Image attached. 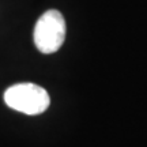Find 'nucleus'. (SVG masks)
I'll list each match as a JSON object with an SVG mask.
<instances>
[{"label":"nucleus","instance_id":"f257e3e1","mask_svg":"<svg viewBox=\"0 0 147 147\" xmlns=\"http://www.w3.org/2000/svg\"><path fill=\"white\" fill-rule=\"evenodd\" d=\"M4 101L11 109L30 116L44 113L51 104L47 90L34 83H18L8 87Z\"/></svg>","mask_w":147,"mask_h":147},{"label":"nucleus","instance_id":"f03ea898","mask_svg":"<svg viewBox=\"0 0 147 147\" xmlns=\"http://www.w3.org/2000/svg\"><path fill=\"white\" fill-rule=\"evenodd\" d=\"M65 40V21L57 10L42 14L34 27V44L45 55L57 52Z\"/></svg>","mask_w":147,"mask_h":147}]
</instances>
